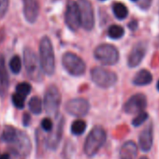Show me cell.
Wrapping results in <instances>:
<instances>
[{"label": "cell", "mask_w": 159, "mask_h": 159, "mask_svg": "<svg viewBox=\"0 0 159 159\" xmlns=\"http://www.w3.org/2000/svg\"><path fill=\"white\" fill-rule=\"evenodd\" d=\"M39 61L43 73L52 76L55 71V57L52 43L46 36L39 42Z\"/></svg>", "instance_id": "6da1fadb"}, {"label": "cell", "mask_w": 159, "mask_h": 159, "mask_svg": "<svg viewBox=\"0 0 159 159\" xmlns=\"http://www.w3.org/2000/svg\"><path fill=\"white\" fill-rule=\"evenodd\" d=\"M64 125H65V120L62 115L58 117L56 127L52 131L50 136L46 139V145L49 149L51 150H55L62 139L63 136V131H64Z\"/></svg>", "instance_id": "5bb4252c"}, {"label": "cell", "mask_w": 159, "mask_h": 159, "mask_svg": "<svg viewBox=\"0 0 159 159\" xmlns=\"http://www.w3.org/2000/svg\"><path fill=\"white\" fill-rule=\"evenodd\" d=\"M10 0H0V18H3L9 9Z\"/></svg>", "instance_id": "f1b7e54d"}, {"label": "cell", "mask_w": 159, "mask_h": 159, "mask_svg": "<svg viewBox=\"0 0 159 159\" xmlns=\"http://www.w3.org/2000/svg\"><path fill=\"white\" fill-rule=\"evenodd\" d=\"M100 1H106V0H100Z\"/></svg>", "instance_id": "f35d334b"}, {"label": "cell", "mask_w": 159, "mask_h": 159, "mask_svg": "<svg viewBox=\"0 0 159 159\" xmlns=\"http://www.w3.org/2000/svg\"><path fill=\"white\" fill-rule=\"evenodd\" d=\"M62 65L66 72L76 77L82 76L86 70L85 62L79 55L70 52L64 53L62 57Z\"/></svg>", "instance_id": "5b68a950"}, {"label": "cell", "mask_w": 159, "mask_h": 159, "mask_svg": "<svg viewBox=\"0 0 159 159\" xmlns=\"http://www.w3.org/2000/svg\"><path fill=\"white\" fill-rule=\"evenodd\" d=\"M137 153H138V147H137L136 143L134 141H132V140L126 141L121 147L120 156L135 159V157L137 156Z\"/></svg>", "instance_id": "d6986e66"}, {"label": "cell", "mask_w": 159, "mask_h": 159, "mask_svg": "<svg viewBox=\"0 0 159 159\" xmlns=\"http://www.w3.org/2000/svg\"><path fill=\"white\" fill-rule=\"evenodd\" d=\"M67 113L76 117H83L90 111V103L85 98H78L68 100L65 107Z\"/></svg>", "instance_id": "30bf717a"}, {"label": "cell", "mask_w": 159, "mask_h": 159, "mask_svg": "<svg viewBox=\"0 0 159 159\" xmlns=\"http://www.w3.org/2000/svg\"><path fill=\"white\" fill-rule=\"evenodd\" d=\"M148 118H149L148 113L145 112V111H142V112H140V113H139V114L136 115V117L132 121V125L134 126H137V127L138 126H140Z\"/></svg>", "instance_id": "4316f807"}, {"label": "cell", "mask_w": 159, "mask_h": 159, "mask_svg": "<svg viewBox=\"0 0 159 159\" xmlns=\"http://www.w3.org/2000/svg\"><path fill=\"white\" fill-rule=\"evenodd\" d=\"M152 75L147 69L139 70L133 79V84L138 86H145L152 83Z\"/></svg>", "instance_id": "ac0fdd59"}, {"label": "cell", "mask_w": 159, "mask_h": 159, "mask_svg": "<svg viewBox=\"0 0 159 159\" xmlns=\"http://www.w3.org/2000/svg\"><path fill=\"white\" fill-rule=\"evenodd\" d=\"M139 4L140 9H142V10H148L149 7L152 4V0H139Z\"/></svg>", "instance_id": "4dcf8cb0"}, {"label": "cell", "mask_w": 159, "mask_h": 159, "mask_svg": "<svg viewBox=\"0 0 159 159\" xmlns=\"http://www.w3.org/2000/svg\"><path fill=\"white\" fill-rule=\"evenodd\" d=\"M30 120H31L30 115H29L28 113H25V115H24V119H23L24 125H25V126L29 125V124H30Z\"/></svg>", "instance_id": "1f68e13d"}, {"label": "cell", "mask_w": 159, "mask_h": 159, "mask_svg": "<svg viewBox=\"0 0 159 159\" xmlns=\"http://www.w3.org/2000/svg\"><path fill=\"white\" fill-rule=\"evenodd\" d=\"M90 75L93 83L101 88L111 87L118 81V77L115 72L101 66H95L91 70Z\"/></svg>", "instance_id": "277c9868"}, {"label": "cell", "mask_w": 159, "mask_h": 159, "mask_svg": "<svg viewBox=\"0 0 159 159\" xmlns=\"http://www.w3.org/2000/svg\"><path fill=\"white\" fill-rule=\"evenodd\" d=\"M9 88V74L6 67L5 57L0 54V96L4 97Z\"/></svg>", "instance_id": "e0dca14e"}, {"label": "cell", "mask_w": 159, "mask_h": 159, "mask_svg": "<svg viewBox=\"0 0 159 159\" xmlns=\"http://www.w3.org/2000/svg\"><path fill=\"white\" fill-rule=\"evenodd\" d=\"M128 26H129L130 29L135 30V29L137 28V22H136V21H132V22L128 25Z\"/></svg>", "instance_id": "d6a6232c"}, {"label": "cell", "mask_w": 159, "mask_h": 159, "mask_svg": "<svg viewBox=\"0 0 159 159\" xmlns=\"http://www.w3.org/2000/svg\"><path fill=\"white\" fill-rule=\"evenodd\" d=\"M12 102L17 109H23L25 107V98L21 95L15 93L12 95Z\"/></svg>", "instance_id": "83f0119b"}, {"label": "cell", "mask_w": 159, "mask_h": 159, "mask_svg": "<svg viewBox=\"0 0 159 159\" xmlns=\"http://www.w3.org/2000/svg\"><path fill=\"white\" fill-rule=\"evenodd\" d=\"M39 0H23L24 16L29 24L36 23L39 14Z\"/></svg>", "instance_id": "7c38bea8"}, {"label": "cell", "mask_w": 159, "mask_h": 159, "mask_svg": "<svg viewBox=\"0 0 159 159\" xmlns=\"http://www.w3.org/2000/svg\"><path fill=\"white\" fill-rule=\"evenodd\" d=\"M29 110L34 114H40L42 111V101L39 97H33L28 102Z\"/></svg>", "instance_id": "44dd1931"}, {"label": "cell", "mask_w": 159, "mask_h": 159, "mask_svg": "<svg viewBox=\"0 0 159 159\" xmlns=\"http://www.w3.org/2000/svg\"><path fill=\"white\" fill-rule=\"evenodd\" d=\"M10 68L14 74L20 73V71L22 69V60H21L20 56L14 55L11 57V59L10 61Z\"/></svg>", "instance_id": "d4e9b609"}, {"label": "cell", "mask_w": 159, "mask_h": 159, "mask_svg": "<svg viewBox=\"0 0 159 159\" xmlns=\"http://www.w3.org/2000/svg\"><path fill=\"white\" fill-rule=\"evenodd\" d=\"M156 88H157V90L159 91V80H158V82H157V84H156Z\"/></svg>", "instance_id": "e575fe53"}, {"label": "cell", "mask_w": 159, "mask_h": 159, "mask_svg": "<svg viewBox=\"0 0 159 159\" xmlns=\"http://www.w3.org/2000/svg\"><path fill=\"white\" fill-rule=\"evenodd\" d=\"M120 159H132V158H128V157H124V156H120Z\"/></svg>", "instance_id": "d590c367"}, {"label": "cell", "mask_w": 159, "mask_h": 159, "mask_svg": "<svg viewBox=\"0 0 159 159\" xmlns=\"http://www.w3.org/2000/svg\"><path fill=\"white\" fill-rule=\"evenodd\" d=\"M65 22L66 26L73 32L77 31L81 24V15H80V10L78 3L74 0H68L66 7L65 12Z\"/></svg>", "instance_id": "9c48e42d"}, {"label": "cell", "mask_w": 159, "mask_h": 159, "mask_svg": "<svg viewBox=\"0 0 159 159\" xmlns=\"http://www.w3.org/2000/svg\"><path fill=\"white\" fill-rule=\"evenodd\" d=\"M24 64L25 66L26 73L29 78L35 82H41L43 79V71L41 68L39 58L37 53L29 47L24 50Z\"/></svg>", "instance_id": "3957f363"}, {"label": "cell", "mask_w": 159, "mask_h": 159, "mask_svg": "<svg viewBox=\"0 0 159 159\" xmlns=\"http://www.w3.org/2000/svg\"><path fill=\"white\" fill-rule=\"evenodd\" d=\"M30 91H31V85L27 83H21L16 86V93L24 98L28 96L30 94Z\"/></svg>", "instance_id": "484cf974"}, {"label": "cell", "mask_w": 159, "mask_h": 159, "mask_svg": "<svg viewBox=\"0 0 159 159\" xmlns=\"http://www.w3.org/2000/svg\"><path fill=\"white\" fill-rule=\"evenodd\" d=\"M16 145V151L22 155H28L31 151V141L28 136L22 131H18L16 139L12 142Z\"/></svg>", "instance_id": "2e32d148"}, {"label": "cell", "mask_w": 159, "mask_h": 159, "mask_svg": "<svg viewBox=\"0 0 159 159\" xmlns=\"http://www.w3.org/2000/svg\"><path fill=\"white\" fill-rule=\"evenodd\" d=\"M61 104V94L55 85H50L44 95L43 105L49 115H55Z\"/></svg>", "instance_id": "52a82bcc"}, {"label": "cell", "mask_w": 159, "mask_h": 159, "mask_svg": "<svg viewBox=\"0 0 159 159\" xmlns=\"http://www.w3.org/2000/svg\"><path fill=\"white\" fill-rule=\"evenodd\" d=\"M124 35H125V29L118 25H111L108 29V36L112 39H119L123 38Z\"/></svg>", "instance_id": "cb8c5ba5"}, {"label": "cell", "mask_w": 159, "mask_h": 159, "mask_svg": "<svg viewBox=\"0 0 159 159\" xmlns=\"http://www.w3.org/2000/svg\"><path fill=\"white\" fill-rule=\"evenodd\" d=\"M0 159H10V154L9 153H4L0 156Z\"/></svg>", "instance_id": "836d02e7"}, {"label": "cell", "mask_w": 159, "mask_h": 159, "mask_svg": "<svg viewBox=\"0 0 159 159\" xmlns=\"http://www.w3.org/2000/svg\"><path fill=\"white\" fill-rule=\"evenodd\" d=\"M139 159H148V157H146V156H141Z\"/></svg>", "instance_id": "8d00e7d4"}, {"label": "cell", "mask_w": 159, "mask_h": 159, "mask_svg": "<svg viewBox=\"0 0 159 159\" xmlns=\"http://www.w3.org/2000/svg\"><path fill=\"white\" fill-rule=\"evenodd\" d=\"M94 55L98 61L105 66H113L118 63L120 58L118 49L107 43L98 45L94 52Z\"/></svg>", "instance_id": "8992f818"}, {"label": "cell", "mask_w": 159, "mask_h": 159, "mask_svg": "<svg viewBox=\"0 0 159 159\" xmlns=\"http://www.w3.org/2000/svg\"><path fill=\"white\" fill-rule=\"evenodd\" d=\"M77 3L81 15L82 26L86 31H91L95 26V14L92 3L89 0H78Z\"/></svg>", "instance_id": "ba28073f"}, {"label": "cell", "mask_w": 159, "mask_h": 159, "mask_svg": "<svg viewBox=\"0 0 159 159\" xmlns=\"http://www.w3.org/2000/svg\"><path fill=\"white\" fill-rule=\"evenodd\" d=\"M86 123L83 120H76L71 125V133L75 136H81L86 129Z\"/></svg>", "instance_id": "7402d4cb"}, {"label": "cell", "mask_w": 159, "mask_h": 159, "mask_svg": "<svg viewBox=\"0 0 159 159\" xmlns=\"http://www.w3.org/2000/svg\"><path fill=\"white\" fill-rule=\"evenodd\" d=\"M147 51V45L145 42H139L137 43L131 50L128 58H127V65L129 67H136L138 66L142 59L144 58Z\"/></svg>", "instance_id": "4fadbf2b"}, {"label": "cell", "mask_w": 159, "mask_h": 159, "mask_svg": "<svg viewBox=\"0 0 159 159\" xmlns=\"http://www.w3.org/2000/svg\"><path fill=\"white\" fill-rule=\"evenodd\" d=\"M112 11L115 17L119 20H125L128 15V10L123 3H114L112 6Z\"/></svg>", "instance_id": "ffe728a7"}, {"label": "cell", "mask_w": 159, "mask_h": 159, "mask_svg": "<svg viewBox=\"0 0 159 159\" xmlns=\"http://www.w3.org/2000/svg\"><path fill=\"white\" fill-rule=\"evenodd\" d=\"M17 134H18V131H17L14 127L10 126V125H7V126H5V128H4V130H3L2 139H3L5 141H7V142L12 143V142L16 139Z\"/></svg>", "instance_id": "603a6c76"}, {"label": "cell", "mask_w": 159, "mask_h": 159, "mask_svg": "<svg viewBox=\"0 0 159 159\" xmlns=\"http://www.w3.org/2000/svg\"><path fill=\"white\" fill-rule=\"evenodd\" d=\"M131 1H138V0H131Z\"/></svg>", "instance_id": "74e56055"}, {"label": "cell", "mask_w": 159, "mask_h": 159, "mask_svg": "<svg viewBox=\"0 0 159 159\" xmlns=\"http://www.w3.org/2000/svg\"><path fill=\"white\" fill-rule=\"evenodd\" d=\"M107 139V133L102 126H95L85 139L84 145V153L91 157L96 155Z\"/></svg>", "instance_id": "7a4b0ae2"}, {"label": "cell", "mask_w": 159, "mask_h": 159, "mask_svg": "<svg viewBox=\"0 0 159 159\" xmlns=\"http://www.w3.org/2000/svg\"><path fill=\"white\" fill-rule=\"evenodd\" d=\"M41 127L47 132H52L53 127V123L50 118H44L41 122Z\"/></svg>", "instance_id": "f546056e"}, {"label": "cell", "mask_w": 159, "mask_h": 159, "mask_svg": "<svg viewBox=\"0 0 159 159\" xmlns=\"http://www.w3.org/2000/svg\"><path fill=\"white\" fill-rule=\"evenodd\" d=\"M153 142V127L152 124L150 123L139 134V144L142 152H149L152 147Z\"/></svg>", "instance_id": "9a60e30c"}, {"label": "cell", "mask_w": 159, "mask_h": 159, "mask_svg": "<svg viewBox=\"0 0 159 159\" xmlns=\"http://www.w3.org/2000/svg\"><path fill=\"white\" fill-rule=\"evenodd\" d=\"M147 106V98L143 94H136L128 98L125 102L124 110L128 114H139L144 111Z\"/></svg>", "instance_id": "8fae6325"}]
</instances>
